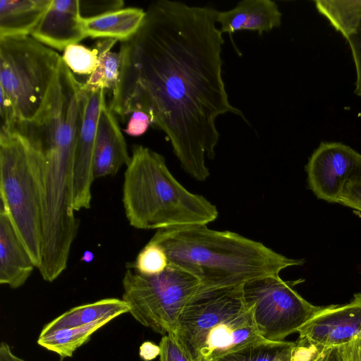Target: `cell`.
<instances>
[{
    "mask_svg": "<svg viewBox=\"0 0 361 361\" xmlns=\"http://www.w3.org/2000/svg\"><path fill=\"white\" fill-rule=\"evenodd\" d=\"M218 11L160 0L150 4L138 31L121 42L119 80L109 106L121 117L142 111L168 137L182 169L199 181L209 176L230 104L222 78Z\"/></svg>",
    "mask_w": 361,
    "mask_h": 361,
    "instance_id": "cell-1",
    "label": "cell"
},
{
    "mask_svg": "<svg viewBox=\"0 0 361 361\" xmlns=\"http://www.w3.org/2000/svg\"><path fill=\"white\" fill-rule=\"evenodd\" d=\"M149 242L164 248L169 266L195 277L202 288L240 286L305 263L260 242L204 224L159 229Z\"/></svg>",
    "mask_w": 361,
    "mask_h": 361,
    "instance_id": "cell-2",
    "label": "cell"
},
{
    "mask_svg": "<svg viewBox=\"0 0 361 361\" xmlns=\"http://www.w3.org/2000/svg\"><path fill=\"white\" fill-rule=\"evenodd\" d=\"M123 204L130 225L138 229L207 225L219 215L214 204L175 178L161 154L141 145L133 147L126 166Z\"/></svg>",
    "mask_w": 361,
    "mask_h": 361,
    "instance_id": "cell-3",
    "label": "cell"
},
{
    "mask_svg": "<svg viewBox=\"0 0 361 361\" xmlns=\"http://www.w3.org/2000/svg\"><path fill=\"white\" fill-rule=\"evenodd\" d=\"M176 338L192 361H216L244 348L271 342L256 327L243 285L200 286L179 317Z\"/></svg>",
    "mask_w": 361,
    "mask_h": 361,
    "instance_id": "cell-4",
    "label": "cell"
},
{
    "mask_svg": "<svg viewBox=\"0 0 361 361\" xmlns=\"http://www.w3.org/2000/svg\"><path fill=\"white\" fill-rule=\"evenodd\" d=\"M1 207L38 269L43 232V157L24 135L0 132Z\"/></svg>",
    "mask_w": 361,
    "mask_h": 361,
    "instance_id": "cell-5",
    "label": "cell"
},
{
    "mask_svg": "<svg viewBox=\"0 0 361 361\" xmlns=\"http://www.w3.org/2000/svg\"><path fill=\"white\" fill-rule=\"evenodd\" d=\"M62 57L32 36L0 38V89L11 99L18 121L41 110Z\"/></svg>",
    "mask_w": 361,
    "mask_h": 361,
    "instance_id": "cell-6",
    "label": "cell"
},
{
    "mask_svg": "<svg viewBox=\"0 0 361 361\" xmlns=\"http://www.w3.org/2000/svg\"><path fill=\"white\" fill-rule=\"evenodd\" d=\"M122 285V299L137 322L157 334L176 337L179 317L200 283L191 274L169 265L153 276L128 268Z\"/></svg>",
    "mask_w": 361,
    "mask_h": 361,
    "instance_id": "cell-7",
    "label": "cell"
},
{
    "mask_svg": "<svg viewBox=\"0 0 361 361\" xmlns=\"http://www.w3.org/2000/svg\"><path fill=\"white\" fill-rule=\"evenodd\" d=\"M298 282L300 280L286 281L279 275H271L243 285L244 300L252 310L259 334L267 341H283L326 307L304 299L293 288Z\"/></svg>",
    "mask_w": 361,
    "mask_h": 361,
    "instance_id": "cell-8",
    "label": "cell"
},
{
    "mask_svg": "<svg viewBox=\"0 0 361 361\" xmlns=\"http://www.w3.org/2000/svg\"><path fill=\"white\" fill-rule=\"evenodd\" d=\"M308 185L319 199L338 203L346 183L361 172V154L340 142H322L306 165Z\"/></svg>",
    "mask_w": 361,
    "mask_h": 361,
    "instance_id": "cell-9",
    "label": "cell"
},
{
    "mask_svg": "<svg viewBox=\"0 0 361 361\" xmlns=\"http://www.w3.org/2000/svg\"><path fill=\"white\" fill-rule=\"evenodd\" d=\"M85 92V108L74 157L73 207L75 212L89 209L91 205L97 125L101 110L106 104V90Z\"/></svg>",
    "mask_w": 361,
    "mask_h": 361,
    "instance_id": "cell-10",
    "label": "cell"
},
{
    "mask_svg": "<svg viewBox=\"0 0 361 361\" xmlns=\"http://www.w3.org/2000/svg\"><path fill=\"white\" fill-rule=\"evenodd\" d=\"M361 333V293L343 305H326L298 331L300 344L329 349L345 344Z\"/></svg>",
    "mask_w": 361,
    "mask_h": 361,
    "instance_id": "cell-11",
    "label": "cell"
},
{
    "mask_svg": "<svg viewBox=\"0 0 361 361\" xmlns=\"http://www.w3.org/2000/svg\"><path fill=\"white\" fill-rule=\"evenodd\" d=\"M81 1L52 0L31 36L59 51L85 38L82 25Z\"/></svg>",
    "mask_w": 361,
    "mask_h": 361,
    "instance_id": "cell-12",
    "label": "cell"
},
{
    "mask_svg": "<svg viewBox=\"0 0 361 361\" xmlns=\"http://www.w3.org/2000/svg\"><path fill=\"white\" fill-rule=\"evenodd\" d=\"M130 160L118 121L106 104L101 110L97 125L94 152V178L115 175Z\"/></svg>",
    "mask_w": 361,
    "mask_h": 361,
    "instance_id": "cell-13",
    "label": "cell"
},
{
    "mask_svg": "<svg viewBox=\"0 0 361 361\" xmlns=\"http://www.w3.org/2000/svg\"><path fill=\"white\" fill-rule=\"evenodd\" d=\"M282 14L271 0H243L232 9L219 11L220 30L230 35L239 30L257 31L259 35L281 24Z\"/></svg>",
    "mask_w": 361,
    "mask_h": 361,
    "instance_id": "cell-14",
    "label": "cell"
},
{
    "mask_svg": "<svg viewBox=\"0 0 361 361\" xmlns=\"http://www.w3.org/2000/svg\"><path fill=\"white\" fill-rule=\"evenodd\" d=\"M36 268L6 212L0 209V283L11 288L23 286Z\"/></svg>",
    "mask_w": 361,
    "mask_h": 361,
    "instance_id": "cell-15",
    "label": "cell"
},
{
    "mask_svg": "<svg viewBox=\"0 0 361 361\" xmlns=\"http://www.w3.org/2000/svg\"><path fill=\"white\" fill-rule=\"evenodd\" d=\"M146 11L136 7L121 8L82 17L83 32L92 38L114 39L121 42L132 37L140 29Z\"/></svg>",
    "mask_w": 361,
    "mask_h": 361,
    "instance_id": "cell-16",
    "label": "cell"
},
{
    "mask_svg": "<svg viewBox=\"0 0 361 361\" xmlns=\"http://www.w3.org/2000/svg\"><path fill=\"white\" fill-rule=\"evenodd\" d=\"M52 0H1L0 38L31 36Z\"/></svg>",
    "mask_w": 361,
    "mask_h": 361,
    "instance_id": "cell-17",
    "label": "cell"
},
{
    "mask_svg": "<svg viewBox=\"0 0 361 361\" xmlns=\"http://www.w3.org/2000/svg\"><path fill=\"white\" fill-rule=\"evenodd\" d=\"M128 312L129 307L123 299H102L65 312L44 325L39 336H44L60 329L87 325L105 318L114 319Z\"/></svg>",
    "mask_w": 361,
    "mask_h": 361,
    "instance_id": "cell-18",
    "label": "cell"
},
{
    "mask_svg": "<svg viewBox=\"0 0 361 361\" xmlns=\"http://www.w3.org/2000/svg\"><path fill=\"white\" fill-rule=\"evenodd\" d=\"M118 40L102 39L94 48L97 49L99 64L95 71L88 76L82 87L86 91L109 90L111 94L117 87L121 70L119 52L111 51V48Z\"/></svg>",
    "mask_w": 361,
    "mask_h": 361,
    "instance_id": "cell-19",
    "label": "cell"
},
{
    "mask_svg": "<svg viewBox=\"0 0 361 361\" xmlns=\"http://www.w3.org/2000/svg\"><path fill=\"white\" fill-rule=\"evenodd\" d=\"M111 320V318H105L87 325L57 330L39 336L37 343L58 354L61 359L71 357L78 348L90 341L94 332Z\"/></svg>",
    "mask_w": 361,
    "mask_h": 361,
    "instance_id": "cell-20",
    "label": "cell"
},
{
    "mask_svg": "<svg viewBox=\"0 0 361 361\" xmlns=\"http://www.w3.org/2000/svg\"><path fill=\"white\" fill-rule=\"evenodd\" d=\"M317 11L347 40L361 23V0H316Z\"/></svg>",
    "mask_w": 361,
    "mask_h": 361,
    "instance_id": "cell-21",
    "label": "cell"
},
{
    "mask_svg": "<svg viewBox=\"0 0 361 361\" xmlns=\"http://www.w3.org/2000/svg\"><path fill=\"white\" fill-rule=\"evenodd\" d=\"M295 342H268L250 345L216 361H290Z\"/></svg>",
    "mask_w": 361,
    "mask_h": 361,
    "instance_id": "cell-22",
    "label": "cell"
},
{
    "mask_svg": "<svg viewBox=\"0 0 361 361\" xmlns=\"http://www.w3.org/2000/svg\"><path fill=\"white\" fill-rule=\"evenodd\" d=\"M61 57L70 71L78 75H90L99 64L97 49H90L78 43L68 46Z\"/></svg>",
    "mask_w": 361,
    "mask_h": 361,
    "instance_id": "cell-23",
    "label": "cell"
},
{
    "mask_svg": "<svg viewBox=\"0 0 361 361\" xmlns=\"http://www.w3.org/2000/svg\"><path fill=\"white\" fill-rule=\"evenodd\" d=\"M169 266V260L164 248L159 244L148 242L137 255L134 269L146 276L162 273Z\"/></svg>",
    "mask_w": 361,
    "mask_h": 361,
    "instance_id": "cell-24",
    "label": "cell"
},
{
    "mask_svg": "<svg viewBox=\"0 0 361 361\" xmlns=\"http://www.w3.org/2000/svg\"><path fill=\"white\" fill-rule=\"evenodd\" d=\"M159 347V361H192L185 350L173 336H163Z\"/></svg>",
    "mask_w": 361,
    "mask_h": 361,
    "instance_id": "cell-25",
    "label": "cell"
},
{
    "mask_svg": "<svg viewBox=\"0 0 361 361\" xmlns=\"http://www.w3.org/2000/svg\"><path fill=\"white\" fill-rule=\"evenodd\" d=\"M338 203L361 212V172L346 183Z\"/></svg>",
    "mask_w": 361,
    "mask_h": 361,
    "instance_id": "cell-26",
    "label": "cell"
},
{
    "mask_svg": "<svg viewBox=\"0 0 361 361\" xmlns=\"http://www.w3.org/2000/svg\"><path fill=\"white\" fill-rule=\"evenodd\" d=\"M355 69V94L361 98V23L357 31L347 40Z\"/></svg>",
    "mask_w": 361,
    "mask_h": 361,
    "instance_id": "cell-27",
    "label": "cell"
},
{
    "mask_svg": "<svg viewBox=\"0 0 361 361\" xmlns=\"http://www.w3.org/2000/svg\"><path fill=\"white\" fill-rule=\"evenodd\" d=\"M0 92V132L10 131L15 127L18 119L11 99L2 90Z\"/></svg>",
    "mask_w": 361,
    "mask_h": 361,
    "instance_id": "cell-28",
    "label": "cell"
},
{
    "mask_svg": "<svg viewBox=\"0 0 361 361\" xmlns=\"http://www.w3.org/2000/svg\"><path fill=\"white\" fill-rule=\"evenodd\" d=\"M152 125L150 116L142 111H134L128 121L125 132L131 136L143 135Z\"/></svg>",
    "mask_w": 361,
    "mask_h": 361,
    "instance_id": "cell-29",
    "label": "cell"
},
{
    "mask_svg": "<svg viewBox=\"0 0 361 361\" xmlns=\"http://www.w3.org/2000/svg\"><path fill=\"white\" fill-rule=\"evenodd\" d=\"M341 361H361V333L338 347Z\"/></svg>",
    "mask_w": 361,
    "mask_h": 361,
    "instance_id": "cell-30",
    "label": "cell"
},
{
    "mask_svg": "<svg viewBox=\"0 0 361 361\" xmlns=\"http://www.w3.org/2000/svg\"><path fill=\"white\" fill-rule=\"evenodd\" d=\"M325 350L314 346L300 344L295 341L290 361H316Z\"/></svg>",
    "mask_w": 361,
    "mask_h": 361,
    "instance_id": "cell-31",
    "label": "cell"
},
{
    "mask_svg": "<svg viewBox=\"0 0 361 361\" xmlns=\"http://www.w3.org/2000/svg\"><path fill=\"white\" fill-rule=\"evenodd\" d=\"M160 354V347L159 345H155L151 342H145L140 346V357L145 361H149L157 356H159Z\"/></svg>",
    "mask_w": 361,
    "mask_h": 361,
    "instance_id": "cell-32",
    "label": "cell"
},
{
    "mask_svg": "<svg viewBox=\"0 0 361 361\" xmlns=\"http://www.w3.org/2000/svg\"><path fill=\"white\" fill-rule=\"evenodd\" d=\"M316 361H341L338 347L326 349Z\"/></svg>",
    "mask_w": 361,
    "mask_h": 361,
    "instance_id": "cell-33",
    "label": "cell"
},
{
    "mask_svg": "<svg viewBox=\"0 0 361 361\" xmlns=\"http://www.w3.org/2000/svg\"><path fill=\"white\" fill-rule=\"evenodd\" d=\"M93 259V255L91 252L86 251L84 252L83 256L82 257V260L86 262H90Z\"/></svg>",
    "mask_w": 361,
    "mask_h": 361,
    "instance_id": "cell-34",
    "label": "cell"
},
{
    "mask_svg": "<svg viewBox=\"0 0 361 361\" xmlns=\"http://www.w3.org/2000/svg\"><path fill=\"white\" fill-rule=\"evenodd\" d=\"M4 361H25V360H23V358L16 357V358L8 359V360H6Z\"/></svg>",
    "mask_w": 361,
    "mask_h": 361,
    "instance_id": "cell-35",
    "label": "cell"
},
{
    "mask_svg": "<svg viewBox=\"0 0 361 361\" xmlns=\"http://www.w3.org/2000/svg\"><path fill=\"white\" fill-rule=\"evenodd\" d=\"M59 361H63L62 360H59Z\"/></svg>",
    "mask_w": 361,
    "mask_h": 361,
    "instance_id": "cell-36",
    "label": "cell"
},
{
    "mask_svg": "<svg viewBox=\"0 0 361 361\" xmlns=\"http://www.w3.org/2000/svg\"><path fill=\"white\" fill-rule=\"evenodd\" d=\"M201 361H203V360H201Z\"/></svg>",
    "mask_w": 361,
    "mask_h": 361,
    "instance_id": "cell-37",
    "label": "cell"
}]
</instances>
